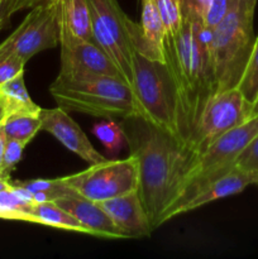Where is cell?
Listing matches in <instances>:
<instances>
[{"instance_id":"6da1fadb","label":"cell","mask_w":258,"mask_h":259,"mask_svg":"<svg viewBox=\"0 0 258 259\" xmlns=\"http://www.w3.org/2000/svg\"><path fill=\"white\" fill-rule=\"evenodd\" d=\"M119 124L137 159L139 196L152 230H156L181 196L197 154L138 115L121 119Z\"/></svg>"},{"instance_id":"7a4b0ae2","label":"cell","mask_w":258,"mask_h":259,"mask_svg":"<svg viewBox=\"0 0 258 259\" xmlns=\"http://www.w3.org/2000/svg\"><path fill=\"white\" fill-rule=\"evenodd\" d=\"M131 88L137 115L190 147L179 95L166 63L134 52Z\"/></svg>"},{"instance_id":"3957f363","label":"cell","mask_w":258,"mask_h":259,"mask_svg":"<svg viewBox=\"0 0 258 259\" xmlns=\"http://www.w3.org/2000/svg\"><path fill=\"white\" fill-rule=\"evenodd\" d=\"M258 0H239L211 28V57L215 94L238 88L249 61L255 35L253 17Z\"/></svg>"},{"instance_id":"277c9868","label":"cell","mask_w":258,"mask_h":259,"mask_svg":"<svg viewBox=\"0 0 258 259\" xmlns=\"http://www.w3.org/2000/svg\"><path fill=\"white\" fill-rule=\"evenodd\" d=\"M48 90L57 106L68 113H82L113 120L137 115L133 91L123 78L95 77L71 81L57 77Z\"/></svg>"},{"instance_id":"5b68a950","label":"cell","mask_w":258,"mask_h":259,"mask_svg":"<svg viewBox=\"0 0 258 259\" xmlns=\"http://www.w3.org/2000/svg\"><path fill=\"white\" fill-rule=\"evenodd\" d=\"M258 133V114L245 123L227 132L212 141L195 159L187 174L184 190L176 204L167 211L164 223L174 219V214L181 205L199 194L218 177L223 176L235 166L238 156Z\"/></svg>"},{"instance_id":"8992f818","label":"cell","mask_w":258,"mask_h":259,"mask_svg":"<svg viewBox=\"0 0 258 259\" xmlns=\"http://www.w3.org/2000/svg\"><path fill=\"white\" fill-rule=\"evenodd\" d=\"M93 40L113 60L124 80L133 81V47L128 33L129 18L116 0H86Z\"/></svg>"},{"instance_id":"52a82bcc","label":"cell","mask_w":258,"mask_h":259,"mask_svg":"<svg viewBox=\"0 0 258 259\" xmlns=\"http://www.w3.org/2000/svg\"><path fill=\"white\" fill-rule=\"evenodd\" d=\"M80 196L100 202L138 190V164L129 154L124 159L99 162L78 174L61 177Z\"/></svg>"},{"instance_id":"ba28073f","label":"cell","mask_w":258,"mask_h":259,"mask_svg":"<svg viewBox=\"0 0 258 259\" xmlns=\"http://www.w3.org/2000/svg\"><path fill=\"white\" fill-rule=\"evenodd\" d=\"M60 45L57 0L32 8L19 27L0 43V56L17 55L25 62L34 55Z\"/></svg>"},{"instance_id":"9c48e42d","label":"cell","mask_w":258,"mask_h":259,"mask_svg":"<svg viewBox=\"0 0 258 259\" xmlns=\"http://www.w3.org/2000/svg\"><path fill=\"white\" fill-rule=\"evenodd\" d=\"M252 118V104L238 88L214 94L205 104L192 149L199 156L212 141Z\"/></svg>"},{"instance_id":"30bf717a","label":"cell","mask_w":258,"mask_h":259,"mask_svg":"<svg viewBox=\"0 0 258 259\" xmlns=\"http://www.w3.org/2000/svg\"><path fill=\"white\" fill-rule=\"evenodd\" d=\"M60 47L61 70L57 77L71 81L95 77L123 78L113 60L94 40L60 33Z\"/></svg>"},{"instance_id":"8fae6325","label":"cell","mask_w":258,"mask_h":259,"mask_svg":"<svg viewBox=\"0 0 258 259\" xmlns=\"http://www.w3.org/2000/svg\"><path fill=\"white\" fill-rule=\"evenodd\" d=\"M39 116L42 120V131L52 134L68 151L82 158L89 164L105 161L104 156L94 148L80 125L68 115V111L65 109L60 106L55 109H42Z\"/></svg>"},{"instance_id":"7c38bea8","label":"cell","mask_w":258,"mask_h":259,"mask_svg":"<svg viewBox=\"0 0 258 259\" xmlns=\"http://www.w3.org/2000/svg\"><path fill=\"white\" fill-rule=\"evenodd\" d=\"M141 24L128 19V33L134 52L153 61L164 62L166 28L156 0H141Z\"/></svg>"},{"instance_id":"4fadbf2b","label":"cell","mask_w":258,"mask_h":259,"mask_svg":"<svg viewBox=\"0 0 258 259\" xmlns=\"http://www.w3.org/2000/svg\"><path fill=\"white\" fill-rule=\"evenodd\" d=\"M124 239L149 237L153 232L138 190L99 202Z\"/></svg>"},{"instance_id":"5bb4252c","label":"cell","mask_w":258,"mask_h":259,"mask_svg":"<svg viewBox=\"0 0 258 259\" xmlns=\"http://www.w3.org/2000/svg\"><path fill=\"white\" fill-rule=\"evenodd\" d=\"M58 206L72 215L86 230L89 235L105 239H124L123 234L114 225L99 202L80 195H71L55 201Z\"/></svg>"},{"instance_id":"9a60e30c","label":"cell","mask_w":258,"mask_h":259,"mask_svg":"<svg viewBox=\"0 0 258 259\" xmlns=\"http://www.w3.org/2000/svg\"><path fill=\"white\" fill-rule=\"evenodd\" d=\"M250 185H258V172L245 171V169L234 166L227 174L218 177L211 184L207 185L202 191L195 195L192 199L181 205L175 211L174 218L177 215L185 214V212L192 211L195 209H199V207L205 206V205L217 201L219 199H225V197L239 194Z\"/></svg>"},{"instance_id":"2e32d148","label":"cell","mask_w":258,"mask_h":259,"mask_svg":"<svg viewBox=\"0 0 258 259\" xmlns=\"http://www.w3.org/2000/svg\"><path fill=\"white\" fill-rule=\"evenodd\" d=\"M60 33L93 40L91 19L86 0H57Z\"/></svg>"},{"instance_id":"e0dca14e","label":"cell","mask_w":258,"mask_h":259,"mask_svg":"<svg viewBox=\"0 0 258 259\" xmlns=\"http://www.w3.org/2000/svg\"><path fill=\"white\" fill-rule=\"evenodd\" d=\"M25 222L35 223V224L46 225L55 229L67 230L88 234V230L66 210L58 206L56 202H40L33 204L28 209Z\"/></svg>"},{"instance_id":"ac0fdd59","label":"cell","mask_w":258,"mask_h":259,"mask_svg":"<svg viewBox=\"0 0 258 259\" xmlns=\"http://www.w3.org/2000/svg\"><path fill=\"white\" fill-rule=\"evenodd\" d=\"M0 103L4 108L5 118L18 113L39 114L42 109L32 100L28 93L24 72L0 85Z\"/></svg>"},{"instance_id":"d6986e66","label":"cell","mask_w":258,"mask_h":259,"mask_svg":"<svg viewBox=\"0 0 258 259\" xmlns=\"http://www.w3.org/2000/svg\"><path fill=\"white\" fill-rule=\"evenodd\" d=\"M35 204L27 189L13 182L9 190L0 191V219L25 222L28 209Z\"/></svg>"},{"instance_id":"ffe728a7","label":"cell","mask_w":258,"mask_h":259,"mask_svg":"<svg viewBox=\"0 0 258 259\" xmlns=\"http://www.w3.org/2000/svg\"><path fill=\"white\" fill-rule=\"evenodd\" d=\"M15 184L20 185L27 189L33 195L35 204L40 202H55L58 199L65 196L77 195L71 187H68L65 182L58 179H35L27 180V181H17Z\"/></svg>"},{"instance_id":"44dd1931","label":"cell","mask_w":258,"mask_h":259,"mask_svg":"<svg viewBox=\"0 0 258 259\" xmlns=\"http://www.w3.org/2000/svg\"><path fill=\"white\" fill-rule=\"evenodd\" d=\"M3 126L8 139H17L28 144L38 132L42 131V120L39 114L18 113L7 116Z\"/></svg>"},{"instance_id":"7402d4cb","label":"cell","mask_w":258,"mask_h":259,"mask_svg":"<svg viewBox=\"0 0 258 259\" xmlns=\"http://www.w3.org/2000/svg\"><path fill=\"white\" fill-rule=\"evenodd\" d=\"M93 134L101 142V144L110 154L118 153L125 143V136L121 125L115 123L113 119L95 124L93 128Z\"/></svg>"},{"instance_id":"603a6c76","label":"cell","mask_w":258,"mask_h":259,"mask_svg":"<svg viewBox=\"0 0 258 259\" xmlns=\"http://www.w3.org/2000/svg\"><path fill=\"white\" fill-rule=\"evenodd\" d=\"M238 89L250 104L254 103L258 96V34Z\"/></svg>"},{"instance_id":"cb8c5ba5","label":"cell","mask_w":258,"mask_h":259,"mask_svg":"<svg viewBox=\"0 0 258 259\" xmlns=\"http://www.w3.org/2000/svg\"><path fill=\"white\" fill-rule=\"evenodd\" d=\"M156 3L166 28V37H176L184 24L180 0H156Z\"/></svg>"},{"instance_id":"d4e9b609","label":"cell","mask_w":258,"mask_h":259,"mask_svg":"<svg viewBox=\"0 0 258 259\" xmlns=\"http://www.w3.org/2000/svg\"><path fill=\"white\" fill-rule=\"evenodd\" d=\"M28 144L25 142L17 141V139H8L7 146H5L4 156H3L2 171L0 176L5 179H10V174L20 162L23 156V151Z\"/></svg>"},{"instance_id":"484cf974","label":"cell","mask_w":258,"mask_h":259,"mask_svg":"<svg viewBox=\"0 0 258 259\" xmlns=\"http://www.w3.org/2000/svg\"><path fill=\"white\" fill-rule=\"evenodd\" d=\"M25 61L17 55L0 56V85L24 72Z\"/></svg>"},{"instance_id":"4316f807","label":"cell","mask_w":258,"mask_h":259,"mask_svg":"<svg viewBox=\"0 0 258 259\" xmlns=\"http://www.w3.org/2000/svg\"><path fill=\"white\" fill-rule=\"evenodd\" d=\"M235 166L245 171L258 172V133L238 156Z\"/></svg>"},{"instance_id":"83f0119b","label":"cell","mask_w":258,"mask_h":259,"mask_svg":"<svg viewBox=\"0 0 258 259\" xmlns=\"http://www.w3.org/2000/svg\"><path fill=\"white\" fill-rule=\"evenodd\" d=\"M184 17L201 19L206 22L211 0H180Z\"/></svg>"},{"instance_id":"f1b7e54d","label":"cell","mask_w":258,"mask_h":259,"mask_svg":"<svg viewBox=\"0 0 258 259\" xmlns=\"http://www.w3.org/2000/svg\"><path fill=\"white\" fill-rule=\"evenodd\" d=\"M238 2L239 0H211L206 17V24L210 28L215 27L237 5Z\"/></svg>"},{"instance_id":"f546056e","label":"cell","mask_w":258,"mask_h":259,"mask_svg":"<svg viewBox=\"0 0 258 259\" xmlns=\"http://www.w3.org/2000/svg\"><path fill=\"white\" fill-rule=\"evenodd\" d=\"M45 2H47V0H8V13L12 17L14 13L24 9H32V8L37 7L38 4Z\"/></svg>"},{"instance_id":"4dcf8cb0","label":"cell","mask_w":258,"mask_h":259,"mask_svg":"<svg viewBox=\"0 0 258 259\" xmlns=\"http://www.w3.org/2000/svg\"><path fill=\"white\" fill-rule=\"evenodd\" d=\"M10 15L8 13V0H0V30L8 25Z\"/></svg>"},{"instance_id":"1f68e13d","label":"cell","mask_w":258,"mask_h":259,"mask_svg":"<svg viewBox=\"0 0 258 259\" xmlns=\"http://www.w3.org/2000/svg\"><path fill=\"white\" fill-rule=\"evenodd\" d=\"M7 136H5L4 132V126L3 124L0 125V171H2V163H3V156H4V151H5V146H7Z\"/></svg>"},{"instance_id":"d6a6232c","label":"cell","mask_w":258,"mask_h":259,"mask_svg":"<svg viewBox=\"0 0 258 259\" xmlns=\"http://www.w3.org/2000/svg\"><path fill=\"white\" fill-rule=\"evenodd\" d=\"M12 186H13V182H10L9 179H5V177L0 176V191L9 190Z\"/></svg>"},{"instance_id":"836d02e7","label":"cell","mask_w":258,"mask_h":259,"mask_svg":"<svg viewBox=\"0 0 258 259\" xmlns=\"http://www.w3.org/2000/svg\"><path fill=\"white\" fill-rule=\"evenodd\" d=\"M257 114H258V96L257 99H255L254 103L252 104V116L257 115Z\"/></svg>"},{"instance_id":"e575fe53","label":"cell","mask_w":258,"mask_h":259,"mask_svg":"<svg viewBox=\"0 0 258 259\" xmlns=\"http://www.w3.org/2000/svg\"><path fill=\"white\" fill-rule=\"evenodd\" d=\"M4 119H5V111H4V108H3L2 103H0V125L3 124Z\"/></svg>"}]
</instances>
